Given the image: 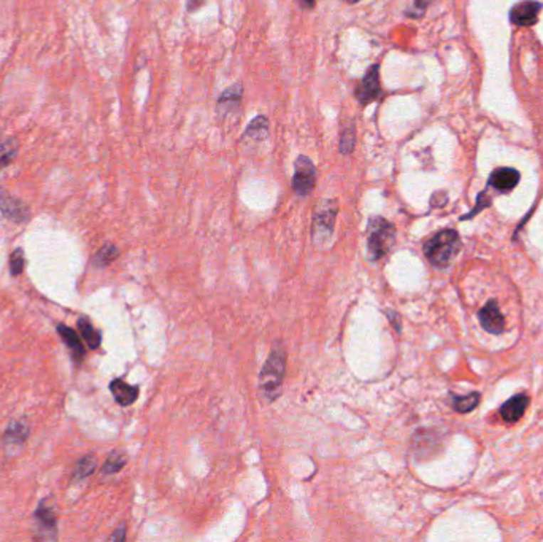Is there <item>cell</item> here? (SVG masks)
Masks as SVG:
<instances>
[{"instance_id":"cell-27","label":"cell","mask_w":543,"mask_h":542,"mask_svg":"<svg viewBox=\"0 0 543 542\" xmlns=\"http://www.w3.org/2000/svg\"><path fill=\"white\" fill-rule=\"evenodd\" d=\"M126 539V530H125V528H118V530H116V533L113 534V536L112 538H110V541H125Z\"/></svg>"},{"instance_id":"cell-23","label":"cell","mask_w":543,"mask_h":542,"mask_svg":"<svg viewBox=\"0 0 543 542\" xmlns=\"http://www.w3.org/2000/svg\"><path fill=\"white\" fill-rule=\"evenodd\" d=\"M354 147H356V130H354L353 125H349L343 129V132L340 135L339 150H340L342 155H352Z\"/></svg>"},{"instance_id":"cell-26","label":"cell","mask_w":543,"mask_h":542,"mask_svg":"<svg viewBox=\"0 0 543 542\" xmlns=\"http://www.w3.org/2000/svg\"><path fill=\"white\" fill-rule=\"evenodd\" d=\"M432 0H413V6L407 11L408 16H413V18H419L423 16L426 10H428V6L431 5Z\"/></svg>"},{"instance_id":"cell-6","label":"cell","mask_w":543,"mask_h":542,"mask_svg":"<svg viewBox=\"0 0 543 542\" xmlns=\"http://www.w3.org/2000/svg\"><path fill=\"white\" fill-rule=\"evenodd\" d=\"M337 210H339V207H337L335 201H325L320 204L318 210H316L315 226H313L316 240L325 242V240L331 239L334 232Z\"/></svg>"},{"instance_id":"cell-25","label":"cell","mask_w":543,"mask_h":542,"mask_svg":"<svg viewBox=\"0 0 543 542\" xmlns=\"http://www.w3.org/2000/svg\"><path fill=\"white\" fill-rule=\"evenodd\" d=\"M24 259H26L24 258V251L21 249H16L15 251L11 253V256H10V272H11V276L18 277L19 273L23 272V269H24Z\"/></svg>"},{"instance_id":"cell-1","label":"cell","mask_w":543,"mask_h":542,"mask_svg":"<svg viewBox=\"0 0 543 542\" xmlns=\"http://www.w3.org/2000/svg\"><path fill=\"white\" fill-rule=\"evenodd\" d=\"M286 372V352L283 348H275L267 358L259 375V388L269 401H275L281 395Z\"/></svg>"},{"instance_id":"cell-21","label":"cell","mask_w":543,"mask_h":542,"mask_svg":"<svg viewBox=\"0 0 543 542\" xmlns=\"http://www.w3.org/2000/svg\"><path fill=\"white\" fill-rule=\"evenodd\" d=\"M95 466H97V462L93 455H86L80 459L75 466V472H73V480H81L88 476H91L95 471Z\"/></svg>"},{"instance_id":"cell-5","label":"cell","mask_w":543,"mask_h":542,"mask_svg":"<svg viewBox=\"0 0 543 542\" xmlns=\"http://www.w3.org/2000/svg\"><path fill=\"white\" fill-rule=\"evenodd\" d=\"M381 95V83H380V66L372 64L369 71L364 75L361 83L357 85L354 91V98L362 105H369L370 102L376 100Z\"/></svg>"},{"instance_id":"cell-18","label":"cell","mask_w":543,"mask_h":542,"mask_svg":"<svg viewBox=\"0 0 543 542\" xmlns=\"http://www.w3.org/2000/svg\"><path fill=\"white\" fill-rule=\"evenodd\" d=\"M267 134H269V120L263 115L256 116V118L250 123L248 127H246L245 130V135L253 140L264 139Z\"/></svg>"},{"instance_id":"cell-24","label":"cell","mask_w":543,"mask_h":542,"mask_svg":"<svg viewBox=\"0 0 543 542\" xmlns=\"http://www.w3.org/2000/svg\"><path fill=\"white\" fill-rule=\"evenodd\" d=\"M120 256V250L116 249L115 245H104L102 249L97 251V255L94 256V263L95 266H107L110 263Z\"/></svg>"},{"instance_id":"cell-20","label":"cell","mask_w":543,"mask_h":542,"mask_svg":"<svg viewBox=\"0 0 543 542\" xmlns=\"http://www.w3.org/2000/svg\"><path fill=\"white\" fill-rule=\"evenodd\" d=\"M18 155V142L16 140H5L0 143V170H4L9 164L15 160Z\"/></svg>"},{"instance_id":"cell-11","label":"cell","mask_w":543,"mask_h":542,"mask_svg":"<svg viewBox=\"0 0 543 542\" xmlns=\"http://www.w3.org/2000/svg\"><path fill=\"white\" fill-rule=\"evenodd\" d=\"M36 520L38 521V525L42 530L46 533V539H56L58 536V518H56V512H54L53 504H48V501H43L42 504L38 506V509L36 511Z\"/></svg>"},{"instance_id":"cell-14","label":"cell","mask_w":543,"mask_h":542,"mask_svg":"<svg viewBox=\"0 0 543 542\" xmlns=\"http://www.w3.org/2000/svg\"><path fill=\"white\" fill-rule=\"evenodd\" d=\"M58 333H59L60 338H63V340L65 342V345L70 348L73 360L78 361V363L83 360L85 358V345H83V342H81L80 335L75 333V329L68 328L65 325H59Z\"/></svg>"},{"instance_id":"cell-12","label":"cell","mask_w":543,"mask_h":542,"mask_svg":"<svg viewBox=\"0 0 543 542\" xmlns=\"http://www.w3.org/2000/svg\"><path fill=\"white\" fill-rule=\"evenodd\" d=\"M527 406H529V397L526 395H517L510 397V400L500 407V415L505 422L515 423L524 415Z\"/></svg>"},{"instance_id":"cell-7","label":"cell","mask_w":543,"mask_h":542,"mask_svg":"<svg viewBox=\"0 0 543 542\" xmlns=\"http://www.w3.org/2000/svg\"><path fill=\"white\" fill-rule=\"evenodd\" d=\"M543 5L537 0H521L510 10V21L518 27H531L539 21Z\"/></svg>"},{"instance_id":"cell-19","label":"cell","mask_w":543,"mask_h":542,"mask_svg":"<svg viewBox=\"0 0 543 542\" xmlns=\"http://www.w3.org/2000/svg\"><path fill=\"white\" fill-rule=\"evenodd\" d=\"M478 402H480L478 393H470V395H465V396L453 397V407H455V410L459 414L472 412V410L478 406Z\"/></svg>"},{"instance_id":"cell-10","label":"cell","mask_w":543,"mask_h":542,"mask_svg":"<svg viewBox=\"0 0 543 542\" xmlns=\"http://www.w3.org/2000/svg\"><path fill=\"white\" fill-rule=\"evenodd\" d=\"M518 183H520V172L517 169L500 167L491 174L490 182H487V187H491L496 191H500V193H508V191L517 188Z\"/></svg>"},{"instance_id":"cell-13","label":"cell","mask_w":543,"mask_h":542,"mask_svg":"<svg viewBox=\"0 0 543 542\" xmlns=\"http://www.w3.org/2000/svg\"><path fill=\"white\" fill-rule=\"evenodd\" d=\"M110 390H112L115 400L120 406H130L139 397V387L129 385L121 379H116L110 383Z\"/></svg>"},{"instance_id":"cell-17","label":"cell","mask_w":543,"mask_h":542,"mask_svg":"<svg viewBox=\"0 0 543 542\" xmlns=\"http://www.w3.org/2000/svg\"><path fill=\"white\" fill-rule=\"evenodd\" d=\"M78 328H80L81 335H83V339L86 340L88 347H89V348H93V350L99 348L100 342H102L100 333L97 331V329H95V328L93 326V323H91V321H89V318L81 317V318L78 320Z\"/></svg>"},{"instance_id":"cell-28","label":"cell","mask_w":543,"mask_h":542,"mask_svg":"<svg viewBox=\"0 0 543 542\" xmlns=\"http://www.w3.org/2000/svg\"><path fill=\"white\" fill-rule=\"evenodd\" d=\"M297 4L302 10H312L316 4V0H297Z\"/></svg>"},{"instance_id":"cell-4","label":"cell","mask_w":543,"mask_h":542,"mask_svg":"<svg viewBox=\"0 0 543 542\" xmlns=\"http://www.w3.org/2000/svg\"><path fill=\"white\" fill-rule=\"evenodd\" d=\"M316 184V169L310 157L300 155L294 162V177H292V188L295 194L302 197L308 196L313 191Z\"/></svg>"},{"instance_id":"cell-15","label":"cell","mask_w":543,"mask_h":542,"mask_svg":"<svg viewBox=\"0 0 543 542\" xmlns=\"http://www.w3.org/2000/svg\"><path fill=\"white\" fill-rule=\"evenodd\" d=\"M242 86L236 85L226 89V91L219 95L218 99V108L221 113H228L232 112L233 108H237L240 105V100H242Z\"/></svg>"},{"instance_id":"cell-2","label":"cell","mask_w":543,"mask_h":542,"mask_svg":"<svg viewBox=\"0 0 543 542\" xmlns=\"http://www.w3.org/2000/svg\"><path fill=\"white\" fill-rule=\"evenodd\" d=\"M460 246L459 234L455 229L440 231L424 244V255L437 267H446L458 255Z\"/></svg>"},{"instance_id":"cell-30","label":"cell","mask_w":543,"mask_h":542,"mask_svg":"<svg viewBox=\"0 0 543 542\" xmlns=\"http://www.w3.org/2000/svg\"><path fill=\"white\" fill-rule=\"evenodd\" d=\"M388 318L391 320V323L394 325V328L397 329V331H401V320L397 321V318H394V312H388Z\"/></svg>"},{"instance_id":"cell-16","label":"cell","mask_w":543,"mask_h":542,"mask_svg":"<svg viewBox=\"0 0 543 542\" xmlns=\"http://www.w3.org/2000/svg\"><path fill=\"white\" fill-rule=\"evenodd\" d=\"M27 437H29V428H27V424H24L23 422H13L9 429H6V433L4 436V442L6 447L9 445H23Z\"/></svg>"},{"instance_id":"cell-9","label":"cell","mask_w":543,"mask_h":542,"mask_svg":"<svg viewBox=\"0 0 543 542\" xmlns=\"http://www.w3.org/2000/svg\"><path fill=\"white\" fill-rule=\"evenodd\" d=\"M0 212L15 223H24L29 219V207L19 199L0 191Z\"/></svg>"},{"instance_id":"cell-8","label":"cell","mask_w":543,"mask_h":542,"mask_svg":"<svg viewBox=\"0 0 543 542\" xmlns=\"http://www.w3.org/2000/svg\"><path fill=\"white\" fill-rule=\"evenodd\" d=\"M478 320L485 331L491 334H500L505 329V320L504 315L500 313L499 304L496 301L491 299L478 313Z\"/></svg>"},{"instance_id":"cell-22","label":"cell","mask_w":543,"mask_h":542,"mask_svg":"<svg viewBox=\"0 0 543 542\" xmlns=\"http://www.w3.org/2000/svg\"><path fill=\"white\" fill-rule=\"evenodd\" d=\"M126 462L127 458L125 454L113 452V454L107 458L104 466H102V472H104V474H116V472H120L122 468H125Z\"/></svg>"},{"instance_id":"cell-29","label":"cell","mask_w":543,"mask_h":542,"mask_svg":"<svg viewBox=\"0 0 543 542\" xmlns=\"http://www.w3.org/2000/svg\"><path fill=\"white\" fill-rule=\"evenodd\" d=\"M202 4H204V0H188V10H189V11L196 10V9H199V6H201Z\"/></svg>"},{"instance_id":"cell-3","label":"cell","mask_w":543,"mask_h":542,"mask_svg":"<svg viewBox=\"0 0 543 542\" xmlns=\"http://www.w3.org/2000/svg\"><path fill=\"white\" fill-rule=\"evenodd\" d=\"M396 229L386 219L374 217L369 223V253L374 261L381 259L394 244Z\"/></svg>"},{"instance_id":"cell-31","label":"cell","mask_w":543,"mask_h":542,"mask_svg":"<svg viewBox=\"0 0 543 542\" xmlns=\"http://www.w3.org/2000/svg\"><path fill=\"white\" fill-rule=\"evenodd\" d=\"M348 4H356V2H361V0H347Z\"/></svg>"}]
</instances>
